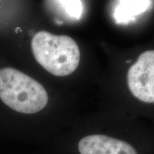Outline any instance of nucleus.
Masks as SVG:
<instances>
[{"mask_svg": "<svg viewBox=\"0 0 154 154\" xmlns=\"http://www.w3.org/2000/svg\"><path fill=\"white\" fill-rule=\"evenodd\" d=\"M31 46L37 62L54 76L70 75L79 64V48L69 36L41 31L32 38Z\"/></svg>", "mask_w": 154, "mask_h": 154, "instance_id": "3", "label": "nucleus"}, {"mask_svg": "<svg viewBox=\"0 0 154 154\" xmlns=\"http://www.w3.org/2000/svg\"><path fill=\"white\" fill-rule=\"evenodd\" d=\"M151 3V0H120L115 9L116 21L119 24H126L149 10Z\"/></svg>", "mask_w": 154, "mask_h": 154, "instance_id": "4", "label": "nucleus"}, {"mask_svg": "<svg viewBox=\"0 0 154 154\" xmlns=\"http://www.w3.org/2000/svg\"><path fill=\"white\" fill-rule=\"evenodd\" d=\"M0 103L23 119L35 118L47 110L50 96L42 84L13 68L0 69Z\"/></svg>", "mask_w": 154, "mask_h": 154, "instance_id": "2", "label": "nucleus"}, {"mask_svg": "<svg viewBox=\"0 0 154 154\" xmlns=\"http://www.w3.org/2000/svg\"><path fill=\"white\" fill-rule=\"evenodd\" d=\"M63 6L66 14L73 18L79 19L82 15L83 5L81 0H58Z\"/></svg>", "mask_w": 154, "mask_h": 154, "instance_id": "5", "label": "nucleus"}, {"mask_svg": "<svg viewBox=\"0 0 154 154\" xmlns=\"http://www.w3.org/2000/svg\"><path fill=\"white\" fill-rule=\"evenodd\" d=\"M44 148L49 154H154V134L129 126L79 127Z\"/></svg>", "mask_w": 154, "mask_h": 154, "instance_id": "1", "label": "nucleus"}]
</instances>
